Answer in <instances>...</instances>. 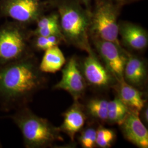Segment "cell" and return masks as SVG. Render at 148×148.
I'll return each mask as SVG.
<instances>
[{"mask_svg":"<svg viewBox=\"0 0 148 148\" xmlns=\"http://www.w3.org/2000/svg\"><path fill=\"white\" fill-rule=\"evenodd\" d=\"M10 117L21 130L27 148H45L57 141L63 140L59 127L27 108L19 109Z\"/></svg>","mask_w":148,"mask_h":148,"instance_id":"obj_2","label":"cell"},{"mask_svg":"<svg viewBox=\"0 0 148 148\" xmlns=\"http://www.w3.org/2000/svg\"><path fill=\"white\" fill-rule=\"evenodd\" d=\"M147 76V66L142 59L128 55L123 71L124 80L134 87L142 86Z\"/></svg>","mask_w":148,"mask_h":148,"instance_id":"obj_13","label":"cell"},{"mask_svg":"<svg viewBox=\"0 0 148 148\" xmlns=\"http://www.w3.org/2000/svg\"><path fill=\"white\" fill-rule=\"evenodd\" d=\"M0 147H1V142H0Z\"/></svg>","mask_w":148,"mask_h":148,"instance_id":"obj_25","label":"cell"},{"mask_svg":"<svg viewBox=\"0 0 148 148\" xmlns=\"http://www.w3.org/2000/svg\"><path fill=\"white\" fill-rule=\"evenodd\" d=\"M87 82L76 59L71 58L62 70V79L54 86V90H64L78 101L85 93Z\"/></svg>","mask_w":148,"mask_h":148,"instance_id":"obj_7","label":"cell"},{"mask_svg":"<svg viewBox=\"0 0 148 148\" xmlns=\"http://www.w3.org/2000/svg\"><path fill=\"white\" fill-rule=\"evenodd\" d=\"M58 24H60L58 14H53L40 18L37 21V28H42Z\"/></svg>","mask_w":148,"mask_h":148,"instance_id":"obj_22","label":"cell"},{"mask_svg":"<svg viewBox=\"0 0 148 148\" xmlns=\"http://www.w3.org/2000/svg\"><path fill=\"white\" fill-rule=\"evenodd\" d=\"M97 131L93 128H87L81 134L79 142L84 148H95L96 146Z\"/></svg>","mask_w":148,"mask_h":148,"instance_id":"obj_20","label":"cell"},{"mask_svg":"<svg viewBox=\"0 0 148 148\" xmlns=\"http://www.w3.org/2000/svg\"><path fill=\"white\" fill-rule=\"evenodd\" d=\"M143 116H144V119L145 121L148 122V108H147V109H145L144 112H143Z\"/></svg>","mask_w":148,"mask_h":148,"instance_id":"obj_23","label":"cell"},{"mask_svg":"<svg viewBox=\"0 0 148 148\" xmlns=\"http://www.w3.org/2000/svg\"><path fill=\"white\" fill-rule=\"evenodd\" d=\"M90 30L95 38L114 43L121 46L119 40V24L115 8L109 2L97 6L90 18Z\"/></svg>","mask_w":148,"mask_h":148,"instance_id":"obj_5","label":"cell"},{"mask_svg":"<svg viewBox=\"0 0 148 148\" xmlns=\"http://www.w3.org/2000/svg\"><path fill=\"white\" fill-rule=\"evenodd\" d=\"M95 45L106 69L117 82L124 79L123 71L128 55L124 53L121 46L97 38L95 39Z\"/></svg>","mask_w":148,"mask_h":148,"instance_id":"obj_6","label":"cell"},{"mask_svg":"<svg viewBox=\"0 0 148 148\" xmlns=\"http://www.w3.org/2000/svg\"><path fill=\"white\" fill-rule=\"evenodd\" d=\"M62 40H63L62 37L55 35L47 37L37 36L35 41V46L37 49L46 51L48 48L58 46Z\"/></svg>","mask_w":148,"mask_h":148,"instance_id":"obj_19","label":"cell"},{"mask_svg":"<svg viewBox=\"0 0 148 148\" xmlns=\"http://www.w3.org/2000/svg\"><path fill=\"white\" fill-rule=\"evenodd\" d=\"M130 109L118 97L108 103V119L110 123L121 125Z\"/></svg>","mask_w":148,"mask_h":148,"instance_id":"obj_16","label":"cell"},{"mask_svg":"<svg viewBox=\"0 0 148 148\" xmlns=\"http://www.w3.org/2000/svg\"><path fill=\"white\" fill-rule=\"evenodd\" d=\"M86 117L78 101L64 114V120L59 129L66 133L72 141H74L76 134L85 125Z\"/></svg>","mask_w":148,"mask_h":148,"instance_id":"obj_12","label":"cell"},{"mask_svg":"<svg viewBox=\"0 0 148 148\" xmlns=\"http://www.w3.org/2000/svg\"><path fill=\"white\" fill-rule=\"evenodd\" d=\"M117 85L118 97L121 101L130 110L139 112L142 111L146 102L143 99L142 92L136 87L127 84L124 79L118 82Z\"/></svg>","mask_w":148,"mask_h":148,"instance_id":"obj_14","label":"cell"},{"mask_svg":"<svg viewBox=\"0 0 148 148\" xmlns=\"http://www.w3.org/2000/svg\"><path fill=\"white\" fill-rule=\"evenodd\" d=\"M108 101L103 99H93L87 104V109L90 115L103 121L108 119Z\"/></svg>","mask_w":148,"mask_h":148,"instance_id":"obj_17","label":"cell"},{"mask_svg":"<svg viewBox=\"0 0 148 148\" xmlns=\"http://www.w3.org/2000/svg\"><path fill=\"white\" fill-rule=\"evenodd\" d=\"M28 56L27 37L23 30L14 24L0 27V68Z\"/></svg>","mask_w":148,"mask_h":148,"instance_id":"obj_4","label":"cell"},{"mask_svg":"<svg viewBox=\"0 0 148 148\" xmlns=\"http://www.w3.org/2000/svg\"><path fill=\"white\" fill-rule=\"evenodd\" d=\"M82 1H84V3H88V2L89 0H82Z\"/></svg>","mask_w":148,"mask_h":148,"instance_id":"obj_24","label":"cell"},{"mask_svg":"<svg viewBox=\"0 0 148 148\" xmlns=\"http://www.w3.org/2000/svg\"><path fill=\"white\" fill-rule=\"evenodd\" d=\"M119 34L123 42L134 50L142 51L148 46L147 32L136 24L131 23L119 24Z\"/></svg>","mask_w":148,"mask_h":148,"instance_id":"obj_11","label":"cell"},{"mask_svg":"<svg viewBox=\"0 0 148 148\" xmlns=\"http://www.w3.org/2000/svg\"><path fill=\"white\" fill-rule=\"evenodd\" d=\"M35 35L36 36H58L62 37L64 39L63 34L62 33L60 24L53 25L42 28H37L34 32Z\"/></svg>","mask_w":148,"mask_h":148,"instance_id":"obj_21","label":"cell"},{"mask_svg":"<svg viewBox=\"0 0 148 148\" xmlns=\"http://www.w3.org/2000/svg\"><path fill=\"white\" fill-rule=\"evenodd\" d=\"M39 69L42 73H55L62 68L66 60L58 46H54L45 51Z\"/></svg>","mask_w":148,"mask_h":148,"instance_id":"obj_15","label":"cell"},{"mask_svg":"<svg viewBox=\"0 0 148 148\" xmlns=\"http://www.w3.org/2000/svg\"><path fill=\"white\" fill-rule=\"evenodd\" d=\"M82 66V74L86 82L98 88H106L112 85L115 78L101 63L92 49L88 52Z\"/></svg>","mask_w":148,"mask_h":148,"instance_id":"obj_8","label":"cell"},{"mask_svg":"<svg viewBox=\"0 0 148 148\" xmlns=\"http://www.w3.org/2000/svg\"><path fill=\"white\" fill-rule=\"evenodd\" d=\"M127 140L140 148H148V131L139 117V112L130 110L120 125Z\"/></svg>","mask_w":148,"mask_h":148,"instance_id":"obj_9","label":"cell"},{"mask_svg":"<svg viewBox=\"0 0 148 148\" xmlns=\"http://www.w3.org/2000/svg\"><path fill=\"white\" fill-rule=\"evenodd\" d=\"M37 62L31 55L0 68V102L11 109L27 101L45 85Z\"/></svg>","mask_w":148,"mask_h":148,"instance_id":"obj_1","label":"cell"},{"mask_svg":"<svg viewBox=\"0 0 148 148\" xmlns=\"http://www.w3.org/2000/svg\"><path fill=\"white\" fill-rule=\"evenodd\" d=\"M5 14L21 23L36 20L40 13V5L34 0H5L3 4Z\"/></svg>","mask_w":148,"mask_h":148,"instance_id":"obj_10","label":"cell"},{"mask_svg":"<svg viewBox=\"0 0 148 148\" xmlns=\"http://www.w3.org/2000/svg\"><path fill=\"white\" fill-rule=\"evenodd\" d=\"M115 138V132L110 129L101 127L97 131L96 145L101 148H109Z\"/></svg>","mask_w":148,"mask_h":148,"instance_id":"obj_18","label":"cell"},{"mask_svg":"<svg viewBox=\"0 0 148 148\" xmlns=\"http://www.w3.org/2000/svg\"><path fill=\"white\" fill-rule=\"evenodd\" d=\"M59 24L64 39L87 52L91 50L88 32L90 17L74 1L62 3L58 8Z\"/></svg>","mask_w":148,"mask_h":148,"instance_id":"obj_3","label":"cell"},{"mask_svg":"<svg viewBox=\"0 0 148 148\" xmlns=\"http://www.w3.org/2000/svg\"><path fill=\"white\" fill-rule=\"evenodd\" d=\"M34 1H38V0H34Z\"/></svg>","mask_w":148,"mask_h":148,"instance_id":"obj_26","label":"cell"}]
</instances>
